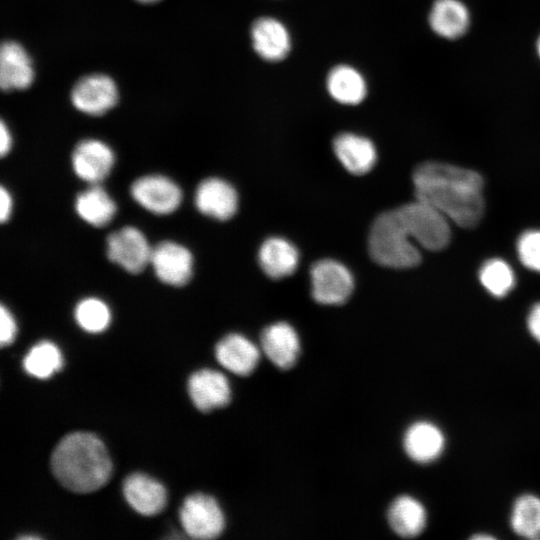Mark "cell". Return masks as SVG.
Masks as SVG:
<instances>
[{"instance_id": "6da1fadb", "label": "cell", "mask_w": 540, "mask_h": 540, "mask_svg": "<svg viewBox=\"0 0 540 540\" xmlns=\"http://www.w3.org/2000/svg\"><path fill=\"white\" fill-rule=\"evenodd\" d=\"M416 199L429 204L464 228L484 214L483 179L476 171L442 162H425L413 172Z\"/></svg>"}, {"instance_id": "7a4b0ae2", "label": "cell", "mask_w": 540, "mask_h": 540, "mask_svg": "<svg viewBox=\"0 0 540 540\" xmlns=\"http://www.w3.org/2000/svg\"><path fill=\"white\" fill-rule=\"evenodd\" d=\"M50 465L59 483L77 493L101 488L112 472L105 445L88 432H74L63 437L52 452Z\"/></svg>"}, {"instance_id": "3957f363", "label": "cell", "mask_w": 540, "mask_h": 540, "mask_svg": "<svg viewBox=\"0 0 540 540\" xmlns=\"http://www.w3.org/2000/svg\"><path fill=\"white\" fill-rule=\"evenodd\" d=\"M372 259L385 267L406 269L417 266L421 254L408 234L397 209L385 211L374 220L368 237Z\"/></svg>"}, {"instance_id": "277c9868", "label": "cell", "mask_w": 540, "mask_h": 540, "mask_svg": "<svg viewBox=\"0 0 540 540\" xmlns=\"http://www.w3.org/2000/svg\"><path fill=\"white\" fill-rule=\"evenodd\" d=\"M396 209L410 237L423 248L439 251L449 244L448 219L434 207L416 199Z\"/></svg>"}, {"instance_id": "5b68a950", "label": "cell", "mask_w": 540, "mask_h": 540, "mask_svg": "<svg viewBox=\"0 0 540 540\" xmlns=\"http://www.w3.org/2000/svg\"><path fill=\"white\" fill-rule=\"evenodd\" d=\"M179 518L185 532L195 539H213L224 529V514L211 496L195 493L183 501Z\"/></svg>"}, {"instance_id": "8992f818", "label": "cell", "mask_w": 540, "mask_h": 540, "mask_svg": "<svg viewBox=\"0 0 540 540\" xmlns=\"http://www.w3.org/2000/svg\"><path fill=\"white\" fill-rule=\"evenodd\" d=\"M312 296L324 305H339L353 292L354 278L350 270L334 259H322L310 271Z\"/></svg>"}, {"instance_id": "52a82bcc", "label": "cell", "mask_w": 540, "mask_h": 540, "mask_svg": "<svg viewBox=\"0 0 540 540\" xmlns=\"http://www.w3.org/2000/svg\"><path fill=\"white\" fill-rule=\"evenodd\" d=\"M70 96L73 106L78 111L99 116L117 104L119 91L110 76L93 73L79 78L73 85Z\"/></svg>"}, {"instance_id": "ba28073f", "label": "cell", "mask_w": 540, "mask_h": 540, "mask_svg": "<svg viewBox=\"0 0 540 540\" xmlns=\"http://www.w3.org/2000/svg\"><path fill=\"white\" fill-rule=\"evenodd\" d=\"M152 248L136 227L125 226L107 238V256L127 272L137 274L150 264Z\"/></svg>"}, {"instance_id": "9c48e42d", "label": "cell", "mask_w": 540, "mask_h": 540, "mask_svg": "<svg viewBox=\"0 0 540 540\" xmlns=\"http://www.w3.org/2000/svg\"><path fill=\"white\" fill-rule=\"evenodd\" d=\"M130 193L141 207L157 215L174 212L182 201L180 187L163 175H146L136 179Z\"/></svg>"}, {"instance_id": "30bf717a", "label": "cell", "mask_w": 540, "mask_h": 540, "mask_svg": "<svg viewBox=\"0 0 540 540\" xmlns=\"http://www.w3.org/2000/svg\"><path fill=\"white\" fill-rule=\"evenodd\" d=\"M150 264L157 278L171 286H183L193 273L189 249L174 241H162L152 248Z\"/></svg>"}, {"instance_id": "8fae6325", "label": "cell", "mask_w": 540, "mask_h": 540, "mask_svg": "<svg viewBox=\"0 0 540 540\" xmlns=\"http://www.w3.org/2000/svg\"><path fill=\"white\" fill-rule=\"evenodd\" d=\"M71 160L75 174L92 185L99 184L110 174L115 155L105 142L85 139L76 145Z\"/></svg>"}, {"instance_id": "7c38bea8", "label": "cell", "mask_w": 540, "mask_h": 540, "mask_svg": "<svg viewBox=\"0 0 540 540\" xmlns=\"http://www.w3.org/2000/svg\"><path fill=\"white\" fill-rule=\"evenodd\" d=\"M195 205L199 212L216 220L233 217L238 208V194L226 180L211 177L199 183L195 192Z\"/></svg>"}, {"instance_id": "4fadbf2b", "label": "cell", "mask_w": 540, "mask_h": 540, "mask_svg": "<svg viewBox=\"0 0 540 540\" xmlns=\"http://www.w3.org/2000/svg\"><path fill=\"white\" fill-rule=\"evenodd\" d=\"M188 393L197 409L203 412L224 407L231 399L228 379L212 369L194 372L188 380Z\"/></svg>"}, {"instance_id": "5bb4252c", "label": "cell", "mask_w": 540, "mask_h": 540, "mask_svg": "<svg viewBox=\"0 0 540 540\" xmlns=\"http://www.w3.org/2000/svg\"><path fill=\"white\" fill-rule=\"evenodd\" d=\"M403 447L408 457L420 464L437 460L445 448V436L433 422L416 421L411 424L403 437Z\"/></svg>"}, {"instance_id": "9a60e30c", "label": "cell", "mask_w": 540, "mask_h": 540, "mask_svg": "<svg viewBox=\"0 0 540 540\" xmlns=\"http://www.w3.org/2000/svg\"><path fill=\"white\" fill-rule=\"evenodd\" d=\"M34 80L33 61L16 41H5L0 49V85L3 91L23 90Z\"/></svg>"}, {"instance_id": "2e32d148", "label": "cell", "mask_w": 540, "mask_h": 540, "mask_svg": "<svg viewBox=\"0 0 540 540\" xmlns=\"http://www.w3.org/2000/svg\"><path fill=\"white\" fill-rule=\"evenodd\" d=\"M260 342L264 354L278 368L286 370L296 363L300 340L289 323L276 322L267 326L261 334Z\"/></svg>"}, {"instance_id": "e0dca14e", "label": "cell", "mask_w": 540, "mask_h": 540, "mask_svg": "<svg viewBox=\"0 0 540 540\" xmlns=\"http://www.w3.org/2000/svg\"><path fill=\"white\" fill-rule=\"evenodd\" d=\"M123 494L129 505L145 516L158 514L167 502L164 486L143 473H133L126 477L123 483Z\"/></svg>"}, {"instance_id": "ac0fdd59", "label": "cell", "mask_w": 540, "mask_h": 540, "mask_svg": "<svg viewBox=\"0 0 540 540\" xmlns=\"http://www.w3.org/2000/svg\"><path fill=\"white\" fill-rule=\"evenodd\" d=\"M215 355L225 369L239 376L251 374L260 359L258 347L239 333L223 337L216 345Z\"/></svg>"}, {"instance_id": "d6986e66", "label": "cell", "mask_w": 540, "mask_h": 540, "mask_svg": "<svg viewBox=\"0 0 540 540\" xmlns=\"http://www.w3.org/2000/svg\"><path fill=\"white\" fill-rule=\"evenodd\" d=\"M333 148L345 169L355 175L368 173L377 160L374 144L368 138L357 134H339L334 139Z\"/></svg>"}, {"instance_id": "ffe728a7", "label": "cell", "mask_w": 540, "mask_h": 540, "mask_svg": "<svg viewBox=\"0 0 540 540\" xmlns=\"http://www.w3.org/2000/svg\"><path fill=\"white\" fill-rule=\"evenodd\" d=\"M254 50L263 59L279 61L290 50V37L285 26L271 17H262L254 21L251 27Z\"/></svg>"}, {"instance_id": "44dd1931", "label": "cell", "mask_w": 540, "mask_h": 540, "mask_svg": "<svg viewBox=\"0 0 540 540\" xmlns=\"http://www.w3.org/2000/svg\"><path fill=\"white\" fill-rule=\"evenodd\" d=\"M258 261L267 276L280 279L291 275L297 269L299 252L287 239L270 237L261 244Z\"/></svg>"}, {"instance_id": "7402d4cb", "label": "cell", "mask_w": 540, "mask_h": 540, "mask_svg": "<svg viewBox=\"0 0 540 540\" xmlns=\"http://www.w3.org/2000/svg\"><path fill=\"white\" fill-rule=\"evenodd\" d=\"M387 518L392 530L404 538H413L423 532L427 523L424 505L416 498L402 495L391 503Z\"/></svg>"}, {"instance_id": "603a6c76", "label": "cell", "mask_w": 540, "mask_h": 540, "mask_svg": "<svg viewBox=\"0 0 540 540\" xmlns=\"http://www.w3.org/2000/svg\"><path fill=\"white\" fill-rule=\"evenodd\" d=\"M429 23L438 35L455 39L467 30L469 13L458 0H436L429 15Z\"/></svg>"}, {"instance_id": "cb8c5ba5", "label": "cell", "mask_w": 540, "mask_h": 540, "mask_svg": "<svg viewBox=\"0 0 540 540\" xmlns=\"http://www.w3.org/2000/svg\"><path fill=\"white\" fill-rule=\"evenodd\" d=\"M75 210L79 217L95 227L107 225L116 213V204L110 195L98 184L79 193L75 200Z\"/></svg>"}, {"instance_id": "d4e9b609", "label": "cell", "mask_w": 540, "mask_h": 540, "mask_svg": "<svg viewBox=\"0 0 540 540\" xmlns=\"http://www.w3.org/2000/svg\"><path fill=\"white\" fill-rule=\"evenodd\" d=\"M327 88L336 101L347 105L359 104L367 91L362 75L347 65L336 66L330 71Z\"/></svg>"}, {"instance_id": "484cf974", "label": "cell", "mask_w": 540, "mask_h": 540, "mask_svg": "<svg viewBox=\"0 0 540 540\" xmlns=\"http://www.w3.org/2000/svg\"><path fill=\"white\" fill-rule=\"evenodd\" d=\"M510 524L520 537H540V497L534 494L519 496L512 507Z\"/></svg>"}, {"instance_id": "4316f807", "label": "cell", "mask_w": 540, "mask_h": 540, "mask_svg": "<svg viewBox=\"0 0 540 540\" xmlns=\"http://www.w3.org/2000/svg\"><path fill=\"white\" fill-rule=\"evenodd\" d=\"M62 364L61 352L50 341H41L34 345L23 360L25 371L41 379L50 377L62 367Z\"/></svg>"}, {"instance_id": "83f0119b", "label": "cell", "mask_w": 540, "mask_h": 540, "mask_svg": "<svg viewBox=\"0 0 540 540\" xmlns=\"http://www.w3.org/2000/svg\"><path fill=\"white\" fill-rule=\"evenodd\" d=\"M479 279L494 297L506 296L515 285V275L510 265L498 258L487 260L480 268Z\"/></svg>"}, {"instance_id": "f1b7e54d", "label": "cell", "mask_w": 540, "mask_h": 540, "mask_svg": "<svg viewBox=\"0 0 540 540\" xmlns=\"http://www.w3.org/2000/svg\"><path fill=\"white\" fill-rule=\"evenodd\" d=\"M74 316L77 324L90 333L104 331L111 321L109 307L96 297H87L79 301L75 307Z\"/></svg>"}, {"instance_id": "f546056e", "label": "cell", "mask_w": 540, "mask_h": 540, "mask_svg": "<svg viewBox=\"0 0 540 540\" xmlns=\"http://www.w3.org/2000/svg\"><path fill=\"white\" fill-rule=\"evenodd\" d=\"M517 253L526 268L540 272V230H527L521 234Z\"/></svg>"}, {"instance_id": "4dcf8cb0", "label": "cell", "mask_w": 540, "mask_h": 540, "mask_svg": "<svg viewBox=\"0 0 540 540\" xmlns=\"http://www.w3.org/2000/svg\"><path fill=\"white\" fill-rule=\"evenodd\" d=\"M17 326L15 319L4 305L0 307V343L1 346H6L12 343L15 339Z\"/></svg>"}, {"instance_id": "1f68e13d", "label": "cell", "mask_w": 540, "mask_h": 540, "mask_svg": "<svg viewBox=\"0 0 540 540\" xmlns=\"http://www.w3.org/2000/svg\"><path fill=\"white\" fill-rule=\"evenodd\" d=\"M527 328L531 336L540 344V303L535 304L527 317Z\"/></svg>"}, {"instance_id": "d6a6232c", "label": "cell", "mask_w": 540, "mask_h": 540, "mask_svg": "<svg viewBox=\"0 0 540 540\" xmlns=\"http://www.w3.org/2000/svg\"><path fill=\"white\" fill-rule=\"evenodd\" d=\"M13 201L10 192L5 188L0 189V219L5 222L12 213Z\"/></svg>"}, {"instance_id": "836d02e7", "label": "cell", "mask_w": 540, "mask_h": 540, "mask_svg": "<svg viewBox=\"0 0 540 540\" xmlns=\"http://www.w3.org/2000/svg\"><path fill=\"white\" fill-rule=\"evenodd\" d=\"M12 137L6 124L2 121L0 128V152L1 155H6L11 149Z\"/></svg>"}, {"instance_id": "e575fe53", "label": "cell", "mask_w": 540, "mask_h": 540, "mask_svg": "<svg viewBox=\"0 0 540 540\" xmlns=\"http://www.w3.org/2000/svg\"><path fill=\"white\" fill-rule=\"evenodd\" d=\"M135 1H137L139 3H142V4H153V3H157V2H159L161 0H135Z\"/></svg>"}, {"instance_id": "d590c367", "label": "cell", "mask_w": 540, "mask_h": 540, "mask_svg": "<svg viewBox=\"0 0 540 540\" xmlns=\"http://www.w3.org/2000/svg\"><path fill=\"white\" fill-rule=\"evenodd\" d=\"M37 536H22L21 539H38Z\"/></svg>"}, {"instance_id": "8d00e7d4", "label": "cell", "mask_w": 540, "mask_h": 540, "mask_svg": "<svg viewBox=\"0 0 540 540\" xmlns=\"http://www.w3.org/2000/svg\"><path fill=\"white\" fill-rule=\"evenodd\" d=\"M537 50H538V54L540 56V37H539V39L537 41Z\"/></svg>"}]
</instances>
